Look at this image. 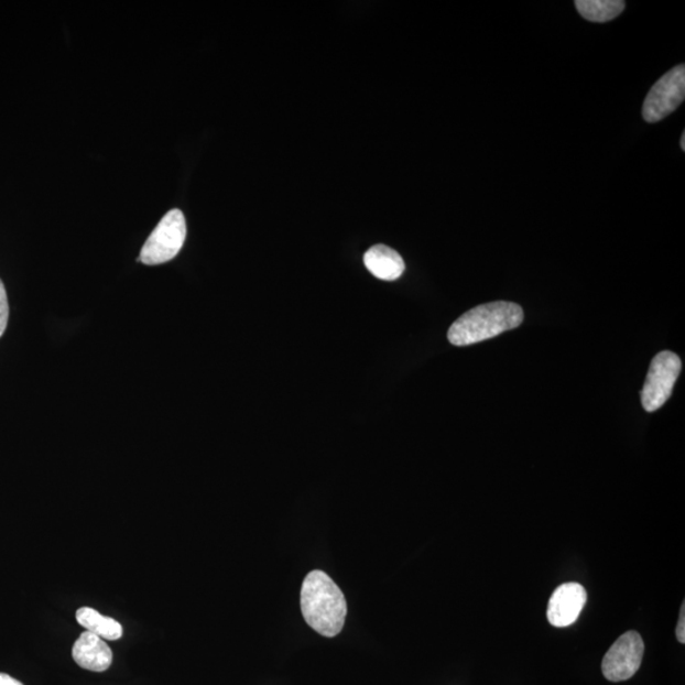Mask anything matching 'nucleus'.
<instances>
[{"label": "nucleus", "instance_id": "f257e3e1", "mask_svg": "<svg viewBox=\"0 0 685 685\" xmlns=\"http://www.w3.org/2000/svg\"><path fill=\"white\" fill-rule=\"evenodd\" d=\"M301 612L305 621L325 638H336L347 616V600L327 573L307 574L301 588Z\"/></svg>", "mask_w": 685, "mask_h": 685}, {"label": "nucleus", "instance_id": "f03ea898", "mask_svg": "<svg viewBox=\"0 0 685 685\" xmlns=\"http://www.w3.org/2000/svg\"><path fill=\"white\" fill-rule=\"evenodd\" d=\"M523 317L522 307L508 301L480 305L458 317L448 330V340L457 347L476 345L520 327Z\"/></svg>", "mask_w": 685, "mask_h": 685}, {"label": "nucleus", "instance_id": "7ed1b4c3", "mask_svg": "<svg viewBox=\"0 0 685 685\" xmlns=\"http://www.w3.org/2000/svg\"><path fill=\"white\" fill-rule=\"evenodd\" d=\"M187 237L185 215L178 208L166 214L146 240L140 261L157 265L172 261L181 252Z\"/></svg>", "mask_w": 685, "mask_h": 685}, {"label": "nucleus", "instance_id": "20e7f679", "mask_svg": "<svg viewBox=\"0 0 685 685\" xmlns=\"http://www.w3.org/2000/svg\"><path fill=\"white\" fill-rule=\"evenodd\" d=\"M681 370V358L671 350H664L653 359L641 392L642 406L646 412H656L672 396Z\"/></svg>", "mask_w": 685, "mask_h": 685}, {"label": "nucleus", "instance_id": "39448f33", "mask_svg": "<svg viewBox=\"0 0 685 685\" xmlns=\"http://www.w3.org/2000/svg\"><path fill=\"white\" fill-rule=\"evenodd\" d=\"M685 98V66L678 65L660 78L643 102V120L655 123L676 110Z\"/></svg>", "mask_w": 685, "mask_h": 685}, {"label": "nucleus", "instance_id": "423d86ee", "mask_svg": "<svg viewBox=\"0 0 685 685\" xmlns=\"http://www.w3.org/2000/svg\"><path fill=\"white\" fill-rule=\"evenodd\" d=\"M643 651H645V645L640 633L626 632L607 651L601 663V672L609 682L629 681L640 670Z\"/></svg>", "mask_w": 685, "mask_h": 685}, {"label": "nucleus", "instance_id": "0eeeda50", "mask_svg": "<svg viewBox=\"0 0 685 685\" xmlns=\"http://www.w3.org/2000/svg\"><path fill=\"white\" fill-rule=\"evenodd\" d=\"M588 595L586 588L578 583H566L551 596L547 606V620L554 628H569L578 620L586 607Z\"/></svg>", "mask_w": 685, "mask_h": 685}, {"label": "nucleus", "instance_id": "6e6552de", "mask_svg": "<svg viewBox=\"0 0 685 685\" xmlns=\"http://www.w3.org/2000/svg\"><path fill=\"white\" fill-rule=\"evenodd\" d=\"M73 659L83 670L102 673L111 666L113 654L110 646L97 634L85 631L73 646Z\"/></svg>", "mask_w": 685, "mask_h": 685}, {"label": "nucleus", "instance_id": "1a4fd4ad", "mask_svg": "<svg viewBox=\"0 0 685 685\" xmlns=\"http://www.w3.org/2000/svg\"><path fill=\"white\" fill-rule=\"evenodd\" d=\"M365 264L376 279L395 281L405 271L404 259L387 246H374L365 254Z\"/></svg>", "mask_w": 685, "mask_h": 685}, {"label": "nucleus", "instance_id": "9d476101", "mask_svg": "<svg viewBox=\"0 0 685 685\" xmlns=\"http://www.w3.org/2000/svg\"><path fill=\"white\" fill-rule=\"evenodd\" d=\"M77 621L86 631L97 634L98 638L115 641L122 638L123 629L120 622L111 617L100 615L96 609L81 607L78 609Z\"/></svg>", "mask_w": 685, "mask_h": 685}, {"label": "nucleus", "instance_id": "9b49d317", "mask_svg": "<svg viewBox=\"0 0 685 685\" xmlns=\"http://www.w3.org/2000/svg\"><path fill=\"white\" fill-rule=\"evenodd\" d=\"M576 10L583 19L605 23L617 19L624 11L623 0H576Z\"/></svg>", "mask_w": 685, "mask_h": 685}, {"label": "nucleus", "instance_id": "f8f14e48", "mask_svg": "<svg viewBox=\"0 0 685 685\" xmlns=\"http://www.w3.org/2000/svg\"><path fill=\"white\" fill-rule=\"evenodd\" d=\"M8 319H10V305H8L6 287L0 280V338L7 329Z\"/></svg>", "mask_w": 685, "mask_h": 685}, {"label": "nucleus", "instance_id": "ddd939ff", "mask_svg": "<svg viewBox=\"0 0 685 685\" xmlns=\"http://www.w3.org/2000/svg\"><path fill=\"white\" fill-rule=\"evenodd\" d=\"M676 639H678L681 643H685V605H684V601L681 608L678 626H676Z\"/></svg>", "mask_w": 685, "mask_h": 685}, {"label": "nucleus", "instance_id": "4468645a", "mask_svg": "<svg viewBox=\"0 0 685 685\" xmlns=\"http://www.w3.org/2000/svg\"><path fill=\"white\" fill-rule=\"evenodd\" d=\"M0 685H23L20 681L12 678L11 675L0 673Z\"/></svg>", "mask_w": 685, "mask_h": 685}, {"label": "nucleus", "instance_id": "2eb2a0df", "mask_svg": "<svg viewBox=\"0 0 685 685\" xmlns=\"http://www.w3.org/2000/svg\"><path fill=\"white\" fill-rule=\"evenodd\" d=\"M681 148L683 150V152H685V132H683L682 139H681Z\"/></svg>", "mask_w": 685, "mask_h": 685}]
</instances>
